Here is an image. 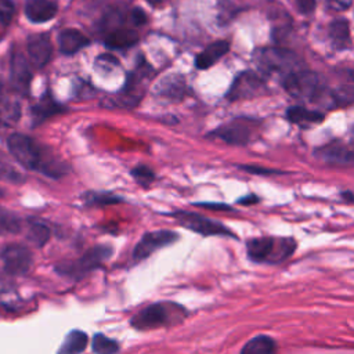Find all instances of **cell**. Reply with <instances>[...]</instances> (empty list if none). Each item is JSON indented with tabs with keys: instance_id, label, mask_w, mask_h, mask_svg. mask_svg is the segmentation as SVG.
Returning a JSON list of instances; mask_svg holds the SVG:
<instances>
[{
	"instance_id": "cell-14",
	"label": "cell",
	"mask_w": 354,
	"mask_h": 354,
	"mask_svg": "<svg viewBox=\"0 0 354 354\" xmlns=\"http://www.w3.org/2000/svg\"><path fill=\"white\" fill-rule=\"evenodd\" d=\"M57 11L58 6L54 0H28L25 6V14L28 19L36 24L53 19Z\"/></svg>"
},
{
	"instance_id": "cell-12",
	"label": "cell",
	"mask_w": 354,
	"mask_h": 354,
	"mask_svg": "<svg viewBox=\"0 0 354 354\" xmlns=\"http://www.w3.org/2000/svg\"><path fill=\"white\" fill-rule=\"evenodd\" d=\"M4 270L12 275H22L29 271L32 266V253L28 248L21 245H8L1 252Z\"/></svg>"
},
{
	"instance_id": "cell-24",
	"label": "cell",
	"mask_w": 354,
	"mask_h": 354,
	"mask_svg": "<svg viewBox=\"0 0 354 354\" xmlns=\"http://www.w3.org/2000/svg\"><path fill=\"white\" fill-rule=\"evenodd\" d=\"M87 346V335L82 330H72L68 333L64 344L58 350L62 354H75L80 353Z\"/></svg>"
},
{
	"instance_id": "cell-30",
	"label": "cell",
	"mask_w": 354,
	"mask_h": 354,
	"mask_svg": "<svg viewBox=\"0 0 354 354\" xmlns=\"http://www.w3.org/2000/svg\"><path fill=\"white\" fill-rule=\"evenodd\" d=\"M324 4L329 11L340 12L346 11L353 4V0H324Z\"/></svg>"
},
{
	"instance_id": "cell-11",
	"label": "cell",
	"mask_w": 354,
	"mask_h": 354,
	"mask_svg": "<svg viewBox=\"0 0 354 354\" xmlns=\"http://www.w3.org/2000/svg\"><path fill=\"white\" fill-rule=\"evenodd\" d=\"M178 239V235L169 230H160V231H152L142 235V238L138 241L133 250L134 260H144L148 256H151L155 250L166 248L176 242Z\"/></svg>"
},
{
	"instance_id": "cell-20",
	"label": "cell",
	"mask_w": 354,
	"mask_h": 354,
	"mask_svg": "<svg viewBox=\"0 0 354 354\" xmlns=\"http://www.w3.org/2000/svg\"><path fill=\"white\" fill-rule=\"evenodd\" d=\"M329 37L332 46L337 50L346 48L350 44V29L346 19H336L329 25Z\"/></svg>"
},
{
	"instance_id": "cell-4",
	"label": "cell",
	"mask_w": 354,
	"mask_h": 354,
	"mask_svg": "<svg viewBox=\"0 0 354 354\" xmlns=\"http://www.w3.org/2000/svg\"><path fill=\"white\" fill-rule=\"evenodd\" d=\"M257 66L266 73H279L283 77L297 69H301L300 58L286 48L268 47L260 48L254 54Z\"/></svg>"
},
{
	"instance_id": "cell-2",
	"label": "cell",
	"mask_w": 354,
	"mask_h": 354,
	"mask_svg": "<svg viewBox=\"0 0 354 354\" xmlns=\"http://www.w3.org/2000/svg\"><path fill=\"white\" fill-rule=\"evenodd\" d=\"M248 256L256 263L278 264L289 259L296 250V241L283 236H260L246 243Z\"/></svg>"
},
{
	"instance_id": "cell-19",
	"label": "cell",
	"mask_w": 354,
	"mask_h": 354,
	"mask_svg": "<svg viewBox=\"0 0 354 354\" xmlns=\"http://www.w3.org/2000/svg\"><path fill=\"white\" fill-rule=\"evenodd\" d=\"M138 41V35L131 29H115L105 36L104 43L109 48H127Z\"/></svg>"
},
{
	"instance_id": "cell-37",
	"label": "cell",
	"mask_w": 354,
	"mask_h": 354,
	"mask_svg": "<svg viewBox=\"0 0 354 354\" xmlns=\"http://www.w3.org/2000/svg\"><path fill=\"white\" fill-rule=\"evenodd\" d=\"M148 3H151L152 6H155V7H158V6H162L166 0H147Z\"/></svg>"
},
{
	"instance_id": "cell-32",
	"label": "cell",
	"mask_w": 354,
	"mask_h": 354,
	"mask_svg": "<svg viewBox=\"0 0 354 354\" xmlns=\"http://www.w3.org/2000/svg\"><path fill=\"white\" fill-rule=\"evenodd\" d=\"M296 7L301 14H310L315 8V0H296Z\"/></svg>"
},
{
	"instance_id": "cell-15",
	"label": "cell",
	"mask_w": 354,
	"mask_h": 354,
	"mask_svg": "<svg viewBox=\"0 0 354 354\" xmlns=\"http://www.w3.org/2000/svg\"><path fill=\"white\" fill-rule=\"evenodd\" d=\"M30 79H32V72H30L28 59L21 53L14 54L11 59V82L14 87L18 91L26 93Z\"/></svg>"
},
{
	"instance_id": "cell-8",
	"label": "cell",
	"mask_w": 354,
	"mask_h": 354,
	"mask_svg": "<svg viewBox=\"0 0 354 354\" xmlns=\"http://www.w3.org/2000/svg\"><path fill=\"white\" fill-rule=\"evenodd\" d=\"M257 126L259 123L253 119H235L228 124H224L217 130L212 131L210 136L220 138L228 144L245 145L254 137Z\"/></svg>"
},
{
	"instance_id": "cell-31",
	"label": "cell",
	"mask_w": 354,
	"mask_h": 354,
	"mask_svg": "<svg viewBox=\"0 0 354 354\" xmlns=\"http://www.w3.org/2000/svg\"><path fill=\"white\" fill-rule=\"evenodd\" d=\"M87 202H90V203L108 205V203L120 202V198L113 196V195H108V194H91V195L87 198Z\"/></svg>"
},
{
	"instance_id": "cell-3",
	"label": "cell",
	"mask_w": 354,
	"mask_h": 354,
	"mask_svg": "<svg viewBox=\"0 0 354 354\" xmlns=\"http://www.w3.org/2000/svg\"><path fill=\"white\" fill-rule=\"evenodd\" d=\"M282 84L292 97L304 102H317L326 93V83L322 76L303 68L286 75Z\"/></svg>"
},
{
	"instance_id": "cell-17",
	"label": "cell",
	"mask_w": 354,
	"mask_h": 354,
	"mask_svg": "<svg viewBox=\"0 0 354 354\" xmlns=\"http://www.w3.org/2000/svg\"><path fill=\"white\" fill-rule=\"evenodd\" d=\"M230 50V43L225 40H218L209 44L201 54H198L195 59V65L198 69H207L213 64H216L223 55H225Z\"/></svg>"
},
{
	"instance_id": "cell-10",
	"label": "cell",
	"mask_w": 354,
	"mask_h": 354,
	"mask_svg": "<svg viewBox=\"0 0 354 354\" xmlns=\"http://www.w3.org/2000/svg\"><path fill=\"white\" fill-rule=\"evenodd\" d=\"M264 90H266L264 79L252 71H246L239 73L235 77L225 97L230 101L250 100L253 97L263 94Z\"/></svg>"
},
{
	"instance_id": "cell-28",
	"label": "cell",
	"mask_w": 354,
	"mask_h": 354,
	"mask_svg": "<svg viewBox=\"0 0 354 354\" xmlns=\"http://www.w3.org/2000/svg\"><path fill=\"white\" fill-rule=\"evenodd\" d=\"M131 176L134 177V180L142 185V187H148L149 184H152V181L155 180V173L148 167V166H144V165H140V166H136L133 170H131Z\"/></svg>"
},
{
	"instance_id": "cell-33",
	"label": "cell",
	"mask_w": 354,
	"mask_h": 354,
	"mask_svg": "<svg viewBox=\"0 0 354 354\" xmlns=\"http://www.w3.org/2000/svg\"><path fill=\"white\" fill-rule=\"evenodd\" d=\"M131 19H133V22L136 25L140 26V25H144L147 22V15H145V12L142 10L134 8L133 12H131Z\"/></svg>"
},
{
	"instance_id": "cell-25",
	"label": "cell",
	"mask_w": 354,
	"mask_h": 354,
	"mask_svg": "<svg viewBox=\"0 0 354 354\" xmlns=\"http://www.w3.org/2000/svg\"><path fill=\"white\" fill-rule=\"evenodd\" d=\"M28 225L29 241L35 242L37 246H43L50 238V228L46 224L36 220H29Z\"/></svg>"
},
{
	"instance_id": "cell-27",
	"label": "cell",
	"mask_w": 354,
	"mask_h": 354,
	"mask_svg": "<svg viewBox=\"0 0 354 354\" xmlns=\"http://www.w3.org/2000/svg\"><path fill=\"white\" fill-rule=\"evenodd\" d=\"M119 350L118 342L106 337L102 333H97L93 337V351L98 354H111Z\"/></svg>"
},
{
	"instance_id": "cell-35",
	"label": "cell",
	"mask_w": 354,
	"mask_h": 354,
	"mask_svg": "<svg viewBox=\"0 0 354 354\" xmlns=\"http://www.w3.org/2000/svg\"><path fill=\"white\" fill-rule=\"evenodd\" d=\"M196 206L209 207V209H224V210H230V207H228V206L221 205V203H196Z\"/></svg>"
},
{
	"instance_id": "cell-23",
	"label": "cell",
	"mask_w": 354,
	"mask_h": 354,
	"mask_svg": "<svg viewBox=\"0 0 354 354\" xmlns=\"http://www.w3.org/2000/svg\"><path fill=\"white\" fill-rule=\"evenodd\" d=\"M59 112H62V106L58 105L51 97L41 98V101L32 109L35 122H37V123H41L43 120H46Z\"/></svg>"
},
{
	"instance_id": "cell-6",
	"label": "cell",
	"mask_w": 354,
	"mask_h": 354,
	"mask_svg": "<svg viewBox=\"0 0 354 354\" xmlns=\"http://www.w3.org/2000/svg\"><path fill=\"white\" fill-rule=\"evenodd\" d=\"M173 307L174 304H165V303L151 304L131 318V325L138 330H148V329H155L159 326L169 325L174 318L173 314L181 313L184 310L181 307H177V310H171Z\"/></svg>"
},
{
	"instance_id": "cell-34",
	"label": "cell",
	"mask_w": 354,
	"mask_h": 354,
	"mask_svg": "<svg viewBox=\"0 0 354 354\" xmlns=\"http://www.w3.org/2000/svg\"><path fill=\"white\" fill-rule=\"evenodd\" d=\"M241 169H243L249 173H256V174H275V173H279V171L271 170V169H260L259 166H241Z\"/></svg>"
},
{
	"instance_id": "cell-16",
	"label": "cell",
	"mask_w": 354,
	"mask_h": 354,
	"mask_svg": "<svg viewBox=\"0 0 354 354\" xmlns=\"http://www.w3.org/2000/svg\"><path fill=\"white\" fill-rule=\"evenodd\" d=\"M90 43L88 37L77 29H65L58 36L59 51L65 55L77 53L80 48L86 47Z\"/></svg>"
},
{
	"instance_id": "cell-22",
	"label": "cell",
	"mask_w": 354,
	"mask_h": 354,
	"mask_svg": "<svg viewBox=\"0 0 354 354\" xmlns=\"http://www.w3.org/2000/svg\"><path fill=\"white\" fill-rule=\"evenodd\" d=\"M184 93V82L177 76H167L156 86V94L169 98H178Z\"/></svg>"
},
{
	"instance_id": "cell-13",
	"label": "cell",
	"mask_w": 354,
	"mask_h": 354,
	"mask_svg": "<svg viewBox=\"0 0 354 354\" xmlns=\"http://www.w3.org/2000/svg\"><path fill=\"white\" fill-rule=\"evenodd\" d=\"M26 48L32 64L37 68H43L50 61L53 53V46L48 33L32 35L28 39Z\"/></svg>"
},
{
	"instance_id": "cell-36",
	"label": "cell",
	"mask_w": 354,
	"mask_h": 354,
	"mask_svg": "<svg viewBox=\"0 0 354 354\" xmlns=\"http://www.w3.org/2000/svg\"><path fill=\"white\" fill-rule=\"evenodd\" d=\"M254 202H259L257 196H254V195H250V196L242 198V199L239 201V203H245V205H248V203H254Z\"/></svg>"
},
{
	"instance_id": "cell-5",
	"label": "cell",
	"mask_w": 354,
	"mask_h": 354,
	"mask_svg": "<svg viewBox=\"0 0 354 354\" xmlns=\"http://www.w3.org/2000/svg\"><path fill=\"white\" fill-rule=\"evenodd\" d=\"M112 254V249L108 246H94L88 249L82 257L71 261H64L57 264L55 270L58 274L69 277V278H82L100 264H102Z\"/></svg>"
},
{
	"instance_id": "cell-26",
	"label": "cell",
	"mask_w": 354,
	"mask_h": 354,
	"mask_svg": "<svg viewBox=\"0 0 354 354\" xmlns=\"http://www.w3.org/2000/svg\"><path fill=\"white\" fill-rule=\"evenodd\" d=\"M19 230H21L19 217L10 209L0 206V234L1 232L14 234V232H18Z\"/></svg>"
},
{
	"instance_id": "cell-7",
	"label": "cell",
	"mask_w": 354,
	"mask_h": 354,
	"mask_svg": "<svg viewBox=\"0 0 354 354\" xmlns=\"http://www.w3.org/2000/svg\"><path fill=\"white\" fill-rule=\"evenodd\" d=\"M315 156L328 165H351L354 163V129L348 138L333 140L315 151Z\"/></svg>"
},
{
	"instance_id": "cell-9",
	"label": "cell",
	"mask_w": 354,
	"mask_h": 354,
	"mask_svg": "<svg viewBox=\"0 0 354 354\" xmlns=\"http://www.w3.org/2000/svg\"><path fill=\"white\" fill-rule=\"evenodd\" d=\"M173 217L178 221L180 225L198 232L201 235H224V236H234V234L221 223H217L214 220H210L205 216H201L198 213L191 212H177L173 213Z\"/></svg>"
},
{
	"instance_id": "cell-18",
	"label": "cell",
	"mask_w": 354,
	"mask_h": 354,
	"mask_svg": "<svg viewBox=\"0 0 354 354\" xmlns=\"http://www.w3.org/2000/svg\"><path fill=\"white\" fill-rule=\"evenodd\" d=\"M286 118L295 124L307 127V126L321 123L324 120L325 115L319 111H311V109H307L304 106L295 105V106H290L286 111Z\"/></svg>"
},
{
	"instance_id": "cell-38",
	"label": "cell",
	"mask_w": 354,
	"mask_h": 354,
	"mask_svg": "<svg viewBox=\"0 0 354 354\" xmlns=\"http://www.w3.org/2000/svg\"><path fill=\"white\" fill-rule=\"evenodd\" d=\"M0 196H3V192H1V191H0Z\"/></svg>"
},
{
	"instance_id": "cell-21",
	"label": "cell",
	"mask_w": 354,
	"mask_h": 354,
	"mask_svg": "<svg viewBox=\"0 0 354 354\" xmlns=\"http://www.w3.org/2000/svg\"><path fill=\"white\" fill-rule=\"evenodd\" d=\"M277 350L275 342L266 335L250 339L242 348L243 354H271Z\"/></svg>"
},
{
	"instance_id": "cell-1",
	"label": "cell",
	"mask_w": 354,
	"mask_h": 354,
	"mask_svg": "<svg viewBox=\"0 0 354 354\" xmlns=\"http://www.w3.org/2000/svg\"><path fill=\"white\" fill-rule=\"evenodd\" d=\"M11 155L26 169L40 171L48 177L58 178L68 171V166L55 159L50 151L33 138L14 133L7 140Z\"/></svg>"
},
{
	"instance_id": "cell-29",
	"label": "cell",
	"mask_w": 354,
	"mask_h": 354,
	"mask_svg": "<svg viewBox=\"0 0 354 354\" xmlns=\"http://www.w3.org/2000/svg\"><path fill=\"white\" fill-rule=\"evenodd\" d=\"M15 14V4L12 0H0V21L3 25H8Z\"/></svg>"
}]
</instances>
